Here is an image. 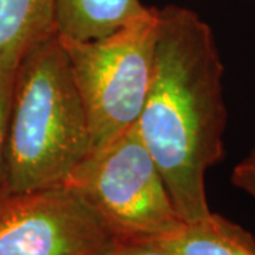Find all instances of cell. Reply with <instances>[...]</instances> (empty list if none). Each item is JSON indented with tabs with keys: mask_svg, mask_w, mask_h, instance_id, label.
Instances as JSON below:
<instances>
[{
	"mask_svg": "<svg viewBox=\"0 0 255 255\" xmlns=\"http://www.w3.org/2000/svg\"><path fill=\"white\" fill-rule=\"evenodd\" d=\"M223 77L209 24L190 9H159L153 75L137 128L184 223L211 213L206 173L226 153Z\"/></svg>",
	"mask_w": 255,
	"mask_h": 255,
	"instance_id": "obj_1",
	"label": "cell"
},
{
	"mask_svg": "<svg viewBox=\"0 0 255 255\" xmlns=\"http://www.w3.org/2000/svg\"><path fill=\"white\" fill-rule=\"evenodd\" d=\"M91 149L90 121L57 33L28 48L17 65L3 190L64 184Z\"/></svg>",
	"mask_w": 255,
	"mask_h": 255,
	"instance_id": "obj_2",
	"label": "cell"
},
{
	"mask_svg": "<svg viewBox=\"0 0 255 255\" xmlns=\"http://www.w3.org/2000/svg\"><path fill=\"white\" fill-rule=\"evenodd\" d=\"M159 9L145 13L101 38L58 34L90 121L92 147L137 124L155 67Z\"/></svg>",
	"mask_w": 255,
	"mask_h": 255,
	"instance_id": "obj_3",
	"label": "cell"
},
{
	"mask_svg": "<svg viewBox=\"0 0 255 255\" xmlns=\"http://www.w3.org/2000/svg\"><path fill=\"white\" fill-rule=\"evenodd\" d=\"M64 184L100 213L121 243H152L184 223L137 124L92 147Z\"/></svg>",
	"mask_w": 255,
	"mask_h": 255,
	"instance_id": "obj_4",
	"label": "cell"
},
{
	"mask_svg": "<svg viewBox=\"0 0 255 255\" xmlns=\"http://www.w3.org/2000/svg\"><path fill=\"white\" fill-rule=\"evenodd\" d=\"M121 240L67 184L0 191V255H114Z\"/></svg>",
	"mask_w": 255,
	"mask_h": 255,
	"instance_id": "obj_5",
	"label": "cell"
},
{
	"mask_svg": "<svg viewBox=\"0 0 255 255\" xmlns=\"http://www.w3.org/2000/svg\"><path fill=\"white\" fill-rule=\"evenodd\" d=\"M152 243L176 255H255L254 236L214 213Z\"/></svg>",
	"mask_w": 255,
	"mask_h": 255,
	"instance_id": "obj_6",
	"label": "cell"
},
{
	"mask_svg": "<svg viewBox=\"0 0 255 255\" xmlns=\"http://www.w3.org/2000/svg\"><path fill=\"white\" fill-rule=\"evenodd\" d=\"M146 9L140 0H57V33L74 40L101 38Z\"/></svg>",
	"mask_w": 255,
	"mask_h": 255,
	"instance_id": "obj_7",
	"label": "cell"
},
{
	"mask_svg": "<svg viewBox=\"0 0 255 255\" xmlns=\"http://www.w3.org/2000/svg\"><path fill=\"white\" fill-rule=\"evenodd\" d=\"M57 34V0H0V55L23 57Z\"/></svg>",
	"mask_w": 255,
	"mask_h": 255,
	"instance_id": "obj_8",
	"label": "cell"
},
{
	"mask_svg": "<svg viewBox=\"0 0 255 255\" xmlns=\"http://www.w3.org/2000/svg\"><path fill=\"white\" fill-rule=\"evenodd\" d=\"M21 57L0 55V191L4 189V167H6V145L9 132L11 97L14 77Z\"/></svg>",
	"mask_w": 255,
	"mask_h": 255,
	"instance_id": "obj_9",
	"label": "cell"
},
{
	"mask_svg": "<svg viewBox=\"0 0 255 255\" xmlns=\"http://www.w3.org/2000/svg\"><path fill=\"white\" fill-rule=\"evenodd\" d=\"M233 184L248 193L253 199H255V155L250 153V156L244 159L241 163H238L233 174H231Z\"/></svg>",
	"mask_w": 255,
	"mask_h": 255,
	"instance_id": "obj_10",
	"label": "cell"
},
{
	"mask_svg": "<svg viewBox=\"0 0 255 255\" xmlns=\"http://www.w3.org/2000/svg\"><path fill=\"white\" fill-rule=\"evenodd\" d=\"M114 255H176L153 243H122Z\"/></svg>",
	"mask_w": 255,
	"mask_h": 255,
	"instance_id": "obj_11",
	"label": "cell"
},
{
	"mask_svg": "<svg viewBox=\"0 0 255 255\" xmlns=\"http://www.w3.org/2000/svg\"><path fill=\"white\" fill-rule=\"evenodd\" d=\"M251 153H254L255 155V146H254V149H253V152H251Z\"/></svg>",
	"mask_w": 255,
	"mask_h": 255,
	"instance_id": "obj_12",
	"label": "cell"
}]
</instances>
